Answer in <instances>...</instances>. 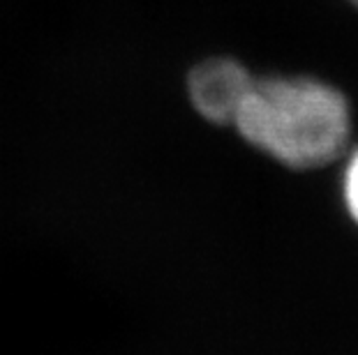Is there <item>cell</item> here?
I'll return each instance as SVG.
<instances>
[{
	"mask_svg": "<svg viewBox=\"0 0 358 355\" xmlns=\"http://www.w3.org/2000/svg\"><path fill=\"white\" fill-rule=\"evenodd\" d=\"M345 166L340 176V194L349 219L358 226V146L345 153Z\"/></svg>",
	"mask_w": 358,
	"mask_h": 355,
	"instance_id": "3",
	"label": "cell"
},
{
	"mask_svg": "<svg viewBox=\"0 0 358 355\" xmlns=\"http://www.w3.org/2000/svg\"><path fill=\"white\" fill-rule=\"evenodd\" d=\"M234 127L289 169H319L347 153L352 109L342 90L312 77L255 79Z\"/></svg>",
	"mask_w": 358,
	"mask_h": 355,
	"instance_id": "1",
	"label": "cell"
},
{
	"mask_svg": "<svg viewBox=\"0 0 358 355\" xmlns=\"http://www.w3.org/2000/svg\"><path fill=\"white\" fill-rule=\"evenodd\" d=\"M347 3H352V5H356V7H358V0H347Z\"/></svg>",
	"mask_w": 358,
	"mask_h": 355,
	"instance_id": "4",
	"label": "cell"
},
{
	"mask_svg": "<svg viewBox=\"0 0 358 355\" xmlns=\"http://www.w3.org/2000/svg\"><path fill=\"white\" fill-rule=\"evenodd\" d=\"M255 77L231 58L203 60L189 72L187 95L194 111L208 123L234 125Z\"/></svg>",
	"mask_w": 358,
	"mask_h": 355,
	"instance_id": "2",
	"label": "cell"
}]
</instances>
